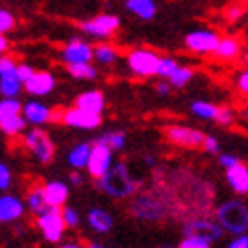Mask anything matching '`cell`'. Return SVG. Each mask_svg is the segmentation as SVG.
I'll list each match as a JSON object with an SVG mask.
<instances>
[{
  "instance_id": "6da1fadb",
  "label": "cell",
  "mask_w": 248,
  "mask_h": 248,
  "mask_svg": "<svg viewBox=\"0 0 248 248\" xmlns=\"http://www.w3.org/2000/svg\"><path fill=\"white\" fill-rule=\"evenodd\" d=\"M98 187H100V191L110 195L112 200H124V198H130V195L137 193L139 179L130 173L128 163L120 161V163L112 165L110 171L98 179Z\"/></svg>"
},
{
  "instance_id": "7a4b0ae2",
  "label": "cell",
  "mask_w": 248,
  "mask_h": 248,
  "mask_svg": "<svg viewBox=\"0 0 248 248\" xmlns=\"http://www.w3.org/2000/svg\"><path fill=\"white\" fill-rule=\"evenodd\" d=\"M216 222L224 232L232 236L244 234L248 230V208L240 200H228L218 205L216 210Z\"/></svg>"
},
{
  "instance_id": "3957f363",
  "label": "cell",
  "mask_w": 248,
  "mask_h": 248,
  "mask_svg": "<svg viewBox=\"0 0 248 248\" xmlns=\"http://www.w3.org/2000/svg\"><path fill=\"white\" fill-rule=\"evenodd\" d=\"M167 203L153 193H134L130 202V214L142 222H159L167 216Z\"/></svg>"
},
{
  "instance_id": "277c9868",
  "label": "cell",
  "mask_w": 248,
  "mask_h": 248,
  "mask_svg": "<svg viewBox=\"0 0 248 248\" xmlns=\"http://www.w3.org/2000/svg\"><path fill=\"white\" fill-rule=\"evenodd\" d=\"M159 61H161V55H157L151 49H132L128 53V57H126L128 69L139 78L157 76Z\"/></svg>"
},
{
  "instance_id": "5b68a950",
  "label": "cell",
  "mask_w": 248,
  "mask_h": 248,
  "mask_svg": "<svg viewBox=\"0 0 248 248\" xmlns=\"http://www.w3.org/2000/svg\"><path fill=\"white\" fill-rule=\"evenodd\" d=\"M25 147L33 153V157L39 163H51L55 155V144L49 139V134L41 128H33L31 132L25 134Z\"/></svg>"
},
{
  "instance_id": "8992f818",
  "label": "cell",
  "mask_w": 248,
  "mask_h": 248,
  "mask_svg": "<svg viewBox=\"0 0 248 248\" xmlns=\"http://www.w3.org/2000/svg\"><path fill=\"white\" fill-rule=\"evenodd\" d=\"M37 226H39V230L47 242H59L63 238V232L67 228L65 222H63V214H61L59 208H49L47 212L39 214Z\"/></svg>"
},
{
  "instance_id": "52a82bcc",
  "label": "cell",
  "mask_w": 248,
  "mask_h": 248,
  "mask_svg": "<svg viewBox=\"0 0 248 248\" xmlns=\"http://www.w3.org/2000/svg\"><path fill=\"white\" fill-rule=\"evenodd\" d=\"M220 35L210 29H198L185 37V47L195 55H214L216 47H218Z\"/></svg>"
},
{
  "instance_id": "ba28073f",
  "label": "cell",
  "mask_w": 248,
  "mask_h": 248,
  "mask_svg": "<svg viewBox=\"0 0 248 248\" xmlns=\"http://www.w3.org/2000/svg\"><path fill=\"white\" fill-rule=\"evenodd\" d=\"M114 165V151L106 144H92V153H90V159H88V173L92 175L94 179H100L102 175H106L110 171V167Z\"/></svg>"
},
{
  "instance_id": "9c48e42d",
  "label": "cell",
  "mask_w": 248,
  "mask_h": 248,
  "mask_svg": "<svg viewBox=\"0 0 248 248\" xmlns=\"http://www.w3.org/2000/svg\"><path fill=\"white\" fill-rule=\"evenodd\" d=\"M81 31L90 37H96V39H108L112 37L118 31L120 27V18L116 15H98L92 20H86V23L79 25Z\"/></svg>"
},
{
  "instance_id": "30bf717a",
  "label": "cell",
  "mask_w": 248,
  "mask_h": 248,
  "mask_svg": "<svg viewBox=\"0 0 248 248\" xmlns=\"http://www.w3.org/2000/svg\"><path fill=\"white\" fill-rule=\"evenodd\" d=\"M222 228L218 222H214L210 218H191L183 224V236H200L210 242H218L222 238Z\"/></svg>"
},
{
  "instance_id": "8fae6325",
  "label": "cell",
  "mask_w": 248,
  "mask_h": 248,
  "mask_svg": "<svg viewBox=\"0 0 248 248\" xmlns=\"http://www.w3.org/2000/svg\"><path fill=\"white\" fill-rule=\"evenodd\" d=\"M165 134H167V139L173 144L183 147V149H200V147H203V139H205V134H202L198 128L179 126V124L169 126L167 130H165Z\"/></svg>"
},
{
  "instance_id": "7c38bea8",
  "label": "cell",
  "mask_w": 248,
  "mask_h": 248,
  "mask_svg": "<svg viewBox=\"0 0 248 248\" xmlns=\"http://www.w3.org/2000/svg\"><path fill=\"white\" fill-rule=\"evenodd\" d=\"M61 122L67 124L71 128H81V130H94L102 124V114H92L88 110H81L78 106L67 108L61 112Z\"/></svg>"
},
{
  "instance_id": "4fadbf2b",
  "label": "cell",
  "mask_w": 248,
  "mask_h": 248,
  "mask_svg": "<svg viewBox=\"0 0 248 248\" xmlns=\"http://www.w3.org/2000/svg\"><path fill=\"white\" fill-rule=\"evenodd\" d=\"M61 59L65 61V65L92 63V59H94V47H90L86 41H81V39H71L69 43L61 49Z\"/></svg>"
},
{
  "instance_id": "5bb4252c",
  "label": "cell",
  "mask_w": 248,
  "mask_h": 248,
  "mask_svg": "<svg viewBox=\"0 0 248 248\" xmlns=\"http://www.w3.org/2000/svg\"><path fill=\"white\" fill-rule=\"evenodd\" d=\"M55 78L49 71H35L27 81H25V90L31 96H47L55 90Z\"/></svg>"
},
{
  "instance_id": "9a60e30c",
  "label": "cell",
  "mask_w": 248,
  "mask_h": 248,
  "mask_svg": "<svg viewBox=\"0 0 248 248\" xmlns=\"http://www.w3.org/2000/svg\"><path fill=\"white\" fill-rule=\"evenodd\" d=\"M25 214V203L16 195H0V224L2 222H15Z\"/></svg>"
},
{
  "instance_id": "2e32d148",
  "label": "cell",
  "mask_w": 248,
  "mask_h": 248,
  "mask_svg": "<svg viewBox=\"0 0 248 248\" xmlns=\"http://www.w3.org/2000/svg\"><path fill=\"white\" fill-rule=\"evenodd\" d=\"M76 106L81 110L92 112V114H102L106 108V98L98 90H88V92H81V94L76 98Z\"/></svg>"
},
{
  "instance_id": "e0dca14e",
  "label": "cell",
  "mask_w": 248,
  "mask_h": 248,
  "mask_svg": "<svg viewBox=\"0 0 248 248\" xmlns=\"http://www.w3.org/2000/svg\"><path fill=\"white\" fill-rule=\"evenodd\" d=\"M23 116L27 120V124H35V126H41L49 120H53V110L49 106L41 104V102H27L23 106Z\"/></svg>"
},
{
  "instance_id": "ac0fdd59",
  "label": "cell",
  "mask_w": 248,
  "mask_h": 248,
  "mask_svg": "<svg viewBox=\"0 0 248 248\" xmlns=\"http://www.w3.org/2000/svg\"><path fill=\"white\" fill-rule=\"evenodd\" d=\"M226 181H228L230 189L238 195L248 193V167L244 163H238L234 167L226 169Z\"/></svg>"
},
{
  "instance_id": "d6986e66",
  "label": "cell",
  "mask_w": 248,
  "mask_h": 248,
  "mask_svg": "<svg viewBox=\"0 0 248 248\" xmlns=\"http://www.w3.org/2000/svg\"><path fill=\"white\" fill-rule=\"evenodd\" d=\"M88 226L94 232L98 234H108L112 228H114V218H112V214L104 208H92L88 212Z\"/></svg>"
},
{
  "instance_id": "ffe728a7",
  "label": "cell",
  "mask_w": 248,
  "mask_h": 248,
  "mask_svg": "<svg viewBox=\"0 0 248 248\" xmlns=\"http://www.w3.org/2000/svg\"><path fill=\"white\" fill-rule=\"evenodd\" d=\"M43 193H45V200L51 208H61L67 198H69V187L63 181H49L43 185Z\"/></svg>"
},
{
  "instance_id": "44dd1931",
  "label": "cell",
  "mask_w": 248,
  "mask_h": 248,
  "mask_svg": "<svg viewBox=\"0 0 248 248\" xmlns=\"http://www.w3.org/2000/svg\"><path fill=\"white\" fill-rule=\"evenodd\" d=\"M240 51H242V45L236 37H220L214 55L218 59H224V61H232V59H236L240 55Z\"/></svg>"
},
{
  "instance_id": "7402d4cb",
  "label": "cell",
  "mask_w": 248,
  "mask_h": 248,
  "mask_svg": "<svg viewBox=\"0 0 248 248\" xmlns=\"http://www.w3.org/2000/svg\"><path fill=\"white\" fill-rule=\"evenodd\" d=\"M126 10L142 20H153L157 15L155 0H126Z\"/></svg>"
},
{
  "instance_id": "603a6c76",
  "label": "cell",
  "mask_w": 248,
  "mask_h": 248,
  "mask_svg": "<svg viewBox=\"0 0 248 248\" xmlns=\"http://www.w3.org/2000/svg\"><path fill=\"white\" fill-rule=\"evenodd\" d=\"M92 153V144L90 142H79L74 149L67 153V163L71 165V169H86L88 167V159Z\"/></svg>"
},
{
  "instance_id": "cb8c5ba5",
  "label": "cell",
  "mask_w": 248,
  "mask_h": 248,
  "mask_svg": "<svg viewBox=\"0 0 248 248\" xmlns=\"http://www.w3.org/2000/svg\"><path fill=\"white\" fill-rule=\"evenodd\" d=\"M20 88H23V81L16 78V71L0 76V94L4 98H16L20 94Z\"/></svg>"
},
{
  "instance_id": "d4e9b609",
  "label": "cell",
  "mask_w": 248,
  "mask_h": 248,
  "mask_svg": "<svg viewBox=\"0 0 248 248\" xmlns=\"http://www.w3.org/2000/svg\"><path fill=\"white\" fill-rule=\"evenodd\" d=\"M27 208L33 212V214H43V212H47L51 205L47 203V200H45V193H43V187H33L29 191V195H27Z\"/></svg>"
},
{
  "instance_id": "484cf974",
  "label": "cell",
  "mask_w": 248,
  "mask_h": 248,
  "mask_svg": "<svg viewBox=\"0 0 248 248\" xmlns=\"http://www.w3.org/2000/svg\"><path fill=\"white\" fill-rule=\"evenodd\" d=\"M218 108L220 106L212 104V102H205V100H195L189 106L191 114L195 118H202V120H216V116H218Z\"/></svg>"
},
{
  "instance_id": "4316f807",
  "label": "cell",
  "mask_w": 248,
  "mask_h": 248,
  "mask_svg": "<svg viewBox=\"0 0 248 248\" xmlns=\"http://www.w3.org/2000/svg\"><path fill=\"white\" fill-rule=\"evenodd\" d=\"M100 144H106V147H110L112 151H122L124 144H126V132L124 130H110L106 134H102V137L96 140Z\"/></svg>"
},
{
  "instance_id": "83f0119b",
  "label": "cell",
  "mask_w": 248,
  "mask_h": 248,
  "mask_svg": "<svg viewBox=\"0 0 248 248\" xmlns=\"http://www.w3.org/2000/svg\"><path fill=\"white\" fill-rule=\"evenodd\" d=\"M27 126V120L23 114H16V116H10L6 120L0 122V130H2L6 137H16V134H20L25 130Z\"/></svg>"
},
{
  "instance_id": "f1b7e54d",
  "label": "cell",
  "mask_w": 248,
  "mask_h": 248,
  "mask_svg": "<svg viewBox=\"0 0 248 248\" xmlns=\"http://www.w3.org/2000/svg\"><path fill=\"white\" fill-rule=\"evenodd\" d=\"M94 59L100 65H112L118 59V51H116V47H112L108 43H102L94 49Z\"/></svg>"
},
{
  "instance_id": "f546056e",
  "label": "cell",
  "mask_w": 248,
  "mask_h": 248,
  "mask_svg": "<svg viewBox=\"0 0 248 248\" xmlns=\"http://www.w3.org/2000/svg\"><path fill=\"white\" fill-rule=\"evenodd\" d=\"M67 74L76 79H96L98 69L92 63H74V65H67Z\"/></svg>"
},
{
  "instance_id": "4dcf8cb0",
  "label": "cell",
  "mask_w": 248,
  "mask_h": 248,
  "mask_svg": "<svg viewBox=\"0 0 248 248\" xmlns=\"http://www.w3.org/2000/svg\"><path fill=\"white\" fill-rule=\"evenodd\" d=\"M193 76H195L193 67H189V65H179L177 69H175V74H173L167 81H169L173 88H185V86H187L189 81L193 79Z\"/></svg>"
},
{
  "instance_id": "1f68e13d",
  "label": "cell",
  "mask_w": 248,
  "mask_h": 248,
  "mask_svg": "<svg viewBox=\"0 0 248 248\" xmlns=\"http://www.w3.org/2000/svg\"><path fill=\"white\" fill-rule=\"evenodd\" d=\"M16 114H23V104H20L16 98L0 100V122L10 118V116H16Z\"/></svg>"
},
{
  "instance_id": "d6a6232c",
  "label": "cell",
  "mask_w": 248,
  "mask_h": 248,
  "mask_svg": "<svg viewBox=\"0 0 248 248\" xmlns=\"http://www.w3.org/2000/svg\"><path fill=\"white\" fill-rule=\"evenodd\" d=\"M181 63L177 59H173V57H161L159 61V69H157V76H161L163 79H169L173 74H175V69H177Z\"/></svg>"
},
{
  "instance_id": "836d02e7",
  "label": "cell",
  "mask_w": 248,
  "mask_h": 248,
  "mask_svg": "<svg viewBox=\"0 0 248 248\" xmlns=\"http://www.w3.org/2000/svg\"><path fill=\"white\" fill-rule=\"evenodd\" d=\"M16 27V18L13 13H8V10L4 8H0V35H4V33H10Z\"/></svg>"
},
{
  "instance_id": "e575fe53",
  "label": "cell",
  "mask_w": 248,
  "mask_h": 248,
  "mask_svg": "<svg viewBox=\"0 0 248 248\" xmlns=\"http://www.w3.org/2000/svg\"><path fill=\"white\" fill-rule=\"evenodd\" d=\"M179 248H212V242L200 236H183Z\"/></svg>"
},
{
  "instance_id": "d590c367",
  "label": "cell",
  "mask_w": 248,
  "mask_h": 248,
  "mask_svg": "<svg viewBox=\"0 0 248 248\" xmlns=\"http://www.w3.org/2000/svg\"><path fill=\"white\" fill-rule=\"evenodd\" d=\"M234 118H236V114H234L232 108H228V106H220V108H218V116H216V122H218V124H224V126H228V124L234 122Z\"/></svg>"
},
{
  "instance_id": "8d00e7d4",
  "label": "cell",
  "mask_w": 248,
  "mask_h": 248,
  "mask_svg": "<svg viewBox=\"0 0 248 248\" xmlns=\"http://www.w3.org/2000/svg\"><path fill=\"white\" fill-rule=\"evenodd\" d=\"M61 214H63V222H65L67 228H76V226L79 224V214H78V210H74V208H63V210H61Z\"/></svg>"
},
{
  "instance_id": "74e56055",
  "label": "cell",
  "mask_w": 248,
  "mask_h": 248,
  "mask_svg": "<svg viewBox=\"0 0 248 248\" xmlns=\"http://www.w3.org/2000/svg\"><path fill=\"white\" fill-rule=\"evenodd\" d=\"M16 61L13 57H8V55H0V76H4V74H15L16 71Z\"/></svg>"
},
{
  "instance_id": "f35d334b",
  "label": "cell",
  "mask_w": 248,
  "mask_h": 248,
  "mask_svg": "<svg viewBox=\"0 0 248 248\" xmlns=\"http://www.w3.org/2000/svg\"><path fill=\"white\" fill-rule=\"evenodd\" d=\"M10 181H13V173H10L8 165L0 163V191H6L10 187Z\"/></svg>"
},
{
  "instance_id": "ab89813d",
  "label": "cell",
  "mask_w": 248,
  "mask_h": 248,
  "mask_svg": "<svg viewBox=\"0 0 248 248\" xmlns=\"http://www.w3.org/2000/svg\"><path fill=\"white\" fill-rule=\"evenodd\" d=\"M236 88H238V92L240 94H244V96H248V67L244 69V71H240L238 76H236Z\"/></svg>"
},
{
  "instance_id": "60d3db41",
  "label": "cell",
  "mask_w": 248,
  "mask_h": 248,
  "mask_svg": "<svg viewBox=\"0 0 248 248\" xmlns=\"http://www.w3.org/2000/svg\"><path fill=\"white\" fill-rule=\"evenodd\" d=\"M33 74H35V69L31 67L29 63H18V65H16V78L23 81V86H25V81H27L31 76H33Z\"/></svg>"
},
{
  "instance_id": "b9f144b4",
  "label": "cell",
  "mask_w": 248,
  "mask_h": 248,
  "mask_svg": "<svg viewBox=\"0 0 248 248\" xmlns=\"http://www.w3.org/2000/svg\"><path fill=\"white\" fill-rule=\"evenodd\" d=\"M226 248H248V234H236L234 238L226 244Z\"/></svg>"
},
{
  "instance_id": "7bdbcfd3",
  "label": "cell",
  "mask_w": 248,
  "mask_h": 248,
  "mask_svg": "<svg viewBox=\"0 0 248 248\" xmlns=\"http://www.w3.org/2000/svg\"><path fill=\"white\" fill-rule=\"evenodd\" d=\"M202 149H205L208 153H218V151H220V140L216 139V137H205Z\"/></svg>"
},
{
  "instance_id": "ee69618b",
  "label": "cell",
  "mask_w": 248,
  "mask_h": 248,
  "mask_svg": "<svg viewBox=\"0 0 248 248\" xmlns=\"http://www.w3.org/2000/svg\"><path fill=\"white\" fill-rule=\"evenodd\" d=\"M220 165L224 169H230V167H234V165H238L240 163V159L236 157V155H220Z\"/></svg>"
},
{
  "instance_id": "f6af8a7d",
  "label": "cell",
  "mask_w": 248,
  "mask_h": 248,
  "mask_svg": "<svg viewBox=\"0 0 248 248\" xmlns=\"http://www.w3.org/2000/svg\"><path fill=\"white\" fill-rule=\"evenodd\" d=\"M242 15H244V6H240V4H234L226 10V18L228 20H238Z\"/></svg>"
},
{
  "instance_id": "bcb514c9",
  "label": "cell",
  "mask_w": 248,
  "mask_h": 248,
  "mask_svg": "<svg viewBox=\"0 0 248 248\" xmlns=\"http://www.w3.org/2000/svg\"><path fill=\"white\" fill-rule=\"evenodd\" d=\"M169 92H171V84H169V81H159V84H157V94L167 96Z\"/></svg>"
},
{
  "instance_id": "7dc6e473",
  "label": "cell",
  "mask_w": 248,
  "mask_h": 248,
  "mask_svg": "<svg viewBox=\"0 0 248 248\" xmlns=\"http://www.w3.org/2000/svg\"><path fill=\"white\" fill-rule=\"evenodd\" d=\"M69 181L74 183V185H81V183H84V177H81V173L78 169H74V171L69 173Z\"/></svg>"
},
{
  "instance_id": "c3c4849f",
  "label": "cell",
  "mask_w": 248,
  "mask_h": 248,
  "mask_svg": "<svg viewBox=\"0 0 248 248\" xmlns=\"http://www.w3.org/2000/svg\"><path fill=\"white\" fill-rule=\"evenodd\" d=\"M6 49H8V39L4 35H0V55H4Z\"/></svg>"
},
{
  "instance_id": "681fc988",
  "label": "cell",
  "mask_w": 248,
  "mask_h": 248,
  "mask_svg": "<svg viewBox=\"0 0 248 248\" xmlns=\"http://www.w3.org/2000/svg\"><path fill=\"white\" fill-rule=\"evenodd\" d=\"M155 163H157L155 157H144V165H147V167H155Z\"/></svg>"
},
{
  "instance_id": "f907efd6",
  "label": "cell",
  "mask_w": 248,
  "mask_h": 248,
  "mask_svg": "<svg viewBox=\"0 0 248 248\" xmlns=\"http://www.w3.org/2000/svg\"><path fill=\"white\" fill-rule=\"evenodd\" d=\"M59 248H84V246H79V244H76V242H67V244L59 246Z\"/></svg>"
},
{
  "instance_id": "816d5d0a",
  "label": "cell",
  "mask_w": 248,
  "mask_h": 248,
  "mask_svg": "<svg viewBox=\"0 0 248 248\" xmlns=\"http://www.w3.org/2000/svg\"><path fill=\"white\" fill-rule=\"evenodd\" d=\"M90 248H108L106 244H100V242H90Z\"/></svg>"
},
{
  "instance_id": "f5cc1de1",
  "label": "cell",
  "mask_w": 248,
  "mask_h": 248,
  "mask_svg": "<svg viewBox=\"0 0 248 248\" xmlns=\"http://www.w3.org/2000/svg\"><path fill=\"white\" fill-rule=\"evenodd\" d=\"M242 59H244V65H246V67H248V51H246V53H244V55H242Z\"/></svg>"
},
{
  "instance_id": "db71d44e",
  "label": "cell",
  "mask_w": 248,
  "mask_h": 248,
  "mask_svg": "<svg viewBox=\"0 0 248 248\" xmlns=\"http://www.w3.org/2000/svg\"><path fill=\"white\" fill-rule=\"evenodd\" d=\"M165 248H171V246H165Z\"/></svg>"
}]
</instances>
